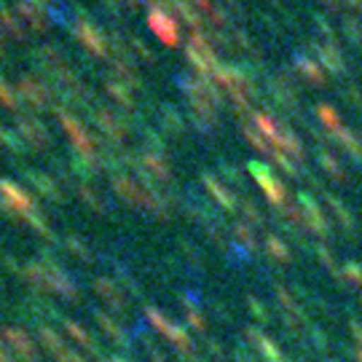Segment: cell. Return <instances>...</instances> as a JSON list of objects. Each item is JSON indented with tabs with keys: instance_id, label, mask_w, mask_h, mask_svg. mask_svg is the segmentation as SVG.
Returning a JSON list of instances; mask_svg holds the SVG:
<instances>
[{
	"instance_id": "cell-1",
	"label": "cell",
	"mask_w": 362,
	"mask_h": 362,
	"mask_svg": "<svg viewBox=\"0 0 362 362\" xmlns=\"http://www.w3.org/2000/svg\"><path fill=\"white\" fill-rule=\"evenodd\" d=\"M0 202L6 204L8 212H19V215H25L30 218L33 215V199L19 188V185H13V182H0Z\"/></svg>"
},
{
	"instance_id": "cell-2",
	"label": "cell",
	"mask_w": 362,
	"mask_h": 362,
	"mask_svg": "<svg viewBox=\"0 0 362 362\" xmlns=\"http://www.w3.org/2000/svg\"><path fill=\"white\" fill-rule=\"evenodd\" d=\"M19 89H22V94H25L33 105H43V100H46V94L40 91V86H35V83H33V81H27V78L19 83Z\"/></svg>"
},
{
	"instance_id": "cell-3",
	"label": "cell",
	"mask_w": 362,
	"mask_h": 362,
	"mask_svg": "<svg viewBox=\"0 0 362 362\" xmlns=\"http://www.w3.org/2000/svg\"><path fill=\"white\" fill-rule=\"evenodd\" d=\"M0 103L6 105V107H11V110L16 107V94L6 86V81H3V78H0Z\"/></svg>"
},
{
	"instance_id": "cell-4",
	"label": "cell",
	"mask_w": 362,
	"mask_h": 362,
	"mask_svg": "<svg viewBox=\"0 0 362 362\" xmlns=\"http://www.w3.org/2000/svg\"><path fill=\"white\" fill-rule=\"evenodd\" d=\"M0 140H3V132H0Z\"/></svg>"
}]
</instances>
